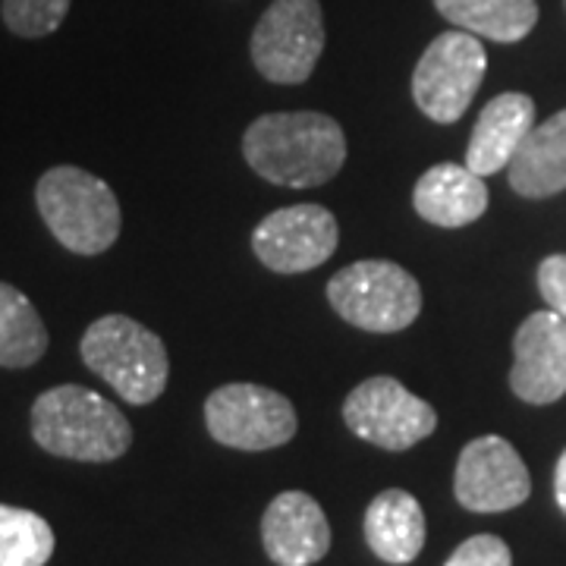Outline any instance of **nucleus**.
Returning <instances> with one entry per match:
<instances>
[{"instance_id": "obj_5", "label": "nucleus", "mask_w": 566, "mask_h": 566, "mask_svg": "<svg viewBox=\"0 0 566 566\" xmlns=\"http://www.w3.org/2000/svg\"><path fill=\"white\" fill-rule=\"evenodd\" d=\"M327 303L346 324L368 334H397L419 318L422 286L403 264L365 259L327 281Z\"/></svg>"}, {"instance_id": "obj_9", "label": "nucleus", "mask_w": 566, "mask_h": 566, "mask_svg": "<svg viewBox=\"0 0 566 566\" xmlns=\"http://www.w3.org/2000/svg\"><path fill=\"white\" fill-rule=\"evenodd\" d=\"M344 422L365 444L403 453L434 434L438 412L397 378L375 375L349 390L344 400Z\"/></svg>"}, {"instance_id": "obj_18", "label": "nucleus", "mask_w": 566, "mask_h": 566, "mask_svg": "<svg viewBox=\"0 0 566 566\" xmlns=\"http://www.w3.org/2000/svg\"><path fill=\"white\" fill-rule=\"evenodd\" d=\"M434 7L450 25L501 44L523 41L538 22L535 0H434Z\"/></svg>"}, {"instance_id": "obj_10", "label": "nucleus", "mask_w": 566, "mask_h": 566, "mask_svg": "<svg viewBox=\"0 0 566 566\" xmlns=\"http://www.w3.org/2000/svg\"><path fill=\"white\" fill-rule=\"evenodd\" d=\"M337 243L340 227L324 205H286L252 230V252L274 274L312 271L337 252Z\"/></svg>"}, {"instance_id": "obj_17", "label": "nucleus", "mask_w": 566, "mask_h": 566, "mask_svg": "<svg viewBox=\"0 0 566 566\" xmlns=\"http://www.w3.org/2000/svg\"><path fill=\"white\" fill-rule=\"evenodd\" d=\"M506 177L523 199H551L566 189V107L551 120L528 129V136L506 164Z\"/></svg>"}, {"instance_id": "obj_19", "label": "nucleus", "mask_w": 566, "mask_h": 566, "mask_svg": "<svg viewBox=\"0 0 566 566\" xmlns=\"http://www.w3.org/2000/svg\"><path fill=\"white\" fill-rule=\"evenodd\" d=\"M48 353V327L32 300L0 281V365L29 368Z\"/></svg>"}, {"instance_id": "obj_4", "label": "nucleus", "mask_w": 566, "mask_h": 566, "mask_svg": "<svg viewBox=\"0 0 566 566\" xmlns=\"http://www.w3.org/2000/svg\"><path fill=\"white\" fill-rule=\"evenodd\" d=\"M82 363L114 387L126 403H155L170 378L164 340L129 315H104L82 334Z\"/></svg>"}, {"instance_id": "obj_3", "label": "nucleus", "mask_w": 566, "mask_h": 566, "mask_svg": "<svg viewBox=\"0 0 566 566\" xmlns=\"http://www.w3.org/2000/svg\"><path fill=\"white\" fill-rule=\"evenodd\" d=\"M35 205L54 240L76 255H102L120 237L123 214L114 189L82 167L63 164L41 174Z\"/></svg>"}, {"instance_id": "obj_21", "label": "nucleus", "mask_w": 566, "mask_h": 566, "mask_svg": "<svg viewBox=\"0 0 566 566\" xmlns=\"http://www.w3.org/2000/svg\"><path fill=\"white\" fill-rule=\"evenodd\" d=\"M3 22L20 39H44L57 32L70 13V0H3Z\"/></svg>"}, {"instance_id": "obj_1", "label": "nucleus", "mask_w": 566, "mask_h": 566, "mask_svg": "<svg viewBox=\"0 0 566 566\" xmlns=\"http://www.w3.org/2000/svg\"><path fill=\"white\" fill-rule=\"evenodd\" d=\"M243 158L274 186L312 189L340 174L346 161L344 126L318 111L262 114L243 133Z\"/></svg>"}, {"instance_id": "obj_16", "label": "nucleus", "mask_w": 566, "mask_h": 566, "mask_svg": "<svg viewBox=\"0 0 566 566\" xmlns=\"http://www.w3.org/2000/svg\"><path fill=\"white\" fill-rule=\"evenodd\" d=\"M424 538L428 526L422 504L403 488H387L365 510V545L385 564H412L422 554Z\"/></svg>"}, {"instance_id": "obj_6", "label": "nucleus", "mask_w": 566, "mask_h": 566, "mask_svg": "<svg viewBox=\"0 0 566 566\" xmlns=\"http://www.w3.org/2000/svg\"><path fill=\"white\" fill-rule=\"evenodd\" d=\"M488 54L479 35L453 29L424 48L412 70V98L428 120L457 123L485 80Z\"/></svg>"}, {"instance_id": "obj_12", "label": "nucleus", "mask_w": 566, "mask_h": 566, "mask_svg": "<svg viewBox=\"0 0 566 566\" xmlns=\"http://www.w3.org/2000/svg\"><path fill=\"white\" fill-rule=\"evenodd\" d=\"M510 390L528 406H551L566 394V322L557 312H535L513 337Z\"/></svg>"}, {"instance_id": "obj_20", "label": "nucleus", "mask_w": 566, "mask_h": 566, "mask_svg": "<svg viewBox=\"0 0 566 566\" xmlns=\"http://www.w3.org/2000/svg\"><path fill=\"white\" fill-rule=\"evenodd\" d=\"M54 554V528L39 513L0 504V566H44Z\"/></svg>"}, {"instance_id": "obj_22", "label": "nucleus", "mask_w": 566, "mask_h": 566, "mask_svg": "<svg viewBox=\"0 0 566 566\" xmlns=\"http://www.w3.org/2000/svg\"><path fill=\"white\" fill-rule=\"evenodd\" d=\"M444 566H513V554L497 535H472L450 554Z\"/></svg>"}, {"instance_id": "obj_23", "label": "nucleus", "mask_w": 566, "mask_h": 566, "mask_svg": "<svg viewBox=\"0 0 566 566\" xmlns=\"http://www.w3.org/2000/svg\"><path fill=\"white\" fill-rule=\"evenodd\" d=\"M538 293L547 308L566 322V255H547L538 264Z\"/></svg>"}, {"instance_id": "obj_13", "label": "nucleus", "mask_w": 566, "mask_h": 566, "mask_svg": "<svg viewBox=\"0 0 566 566\" xmlns=\"http://www.w3.org/2000/svg\"><path fill=\"white\" fill-rule=\"evenodd\" d=\"M264 554L277 566H312L331 551V523L305 491H283L262 516Z\"/></svg>"}, {"instance_id": "obj_24", "label": "nucleus", "mask_w": 566, "mask_h": 566, "mask_svg": "<svg viewBox=\"0 0 566 566\" xmlns=\"http://www.w3.org/2000/svg\"><path fill=\"white\" fill-rule=\"evenodd\" d=\"M554 497H557V506L564 510L566 516V450L557 460V469H554Z\"/></svg>"}, {"instance_id": "obj_7", "label": "nucleus", "mask_w": 566, "mask_h": 566, "mask_svg": "<svg viewBox=\"0 0 566 566\" xmlns=\"http://www.w3.org/2000/svg\"><path fill=\"white\" fill-rule=\"evenodd\" d=\"M324 17L318 0H274L255 22L249 54L268 82L300 85L324 54Z\"/></svg>"}, {"instance_id": "obj_11", "label": "nucleus", "mask_w": 566, "mask_h": 566, "mask_svg": "<svg viewBox=\"0 0 566 566\" xmlns=\"http://www.w3.org/2000/svg\"><path fill=\"white\" fill-rule=\"evenodd\" d=\"M453 494L460 506L472 513H506L526 504L532 479L516 447L501 434H485L463 447L453 475Z\"/></svg>"}, {"instance_id": "obj_8", "label": "nucleus", "mask_w": 566, "mask_h": 566, "mask_svg": "<svg viewBox=\"0 0 566 566\" xmlns=\"http://www.w3.org/2000/svg\"><path fill=\"white\" fill-rule=\"evenodd\" d=\"M205 424L218 444L249 453L283 447L300 428L296 409L283 394L249 381L211 390L205 400Z\"/></svg>"}, {"instance_id": "obj_2", "label": "nucleus", "mask_w": 566, "mask_h": 566, "mask_svg": "<svg viewBox=\"0 0 566 566\" xmlns=\"http://www.w3.org/2000/svg\"><path fill=\"white\" fill-rule=\"evenodd\" d=\"M32 438L41 450L76 463H114L133 444V424L98 390L61 385L32 406Z\"/></svg>"}, {"instance_id": "obj_14", "label": "nucleus", "mask_w": 566, "mask_h": 566, "mask_svg": "<svg viewBox=\"0 0 566 566\" xmlns=\"http://www.w3.org/2000/svg\"><path fill=\"white\" fill-rule=\"evenodd\" d=\"M535 126V102L523 92H504L482 107L465 148V167L479 177L504 170Z\"/></svg>"}, {"instance_id": "obj_15", "label": "nucleus", "mask_w": 566, "mask_h": 566, "mask_svg": "<svg viewBox=\"0 0 566 566\" xmlns=\"http://www.w3.org/2000/svg\"><path fill=\"white\" fill-rule=\"evenodd\" d=\"M482 180L485 177L472 174L465 164H434L416 182L412 208L434 227H469L488 211V186Z\"/></svg>"}]
</instances>
